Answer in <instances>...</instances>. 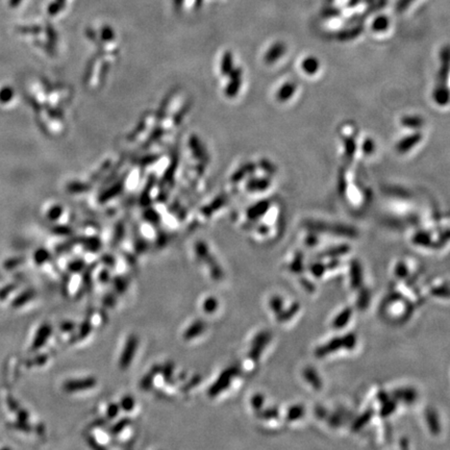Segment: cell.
I'll list each match as a JSON object with an SVG mask.
<instances>
[{
	"instance_id": "cell-1",
	"label": "cell",
	"mask_w": 450,
	"mask_h": 450,
	"mask_svg": "<svg viewBox=\"0 0 450 450\" xmlns=\"http://www.w3.org/2000/svg\"><path fill=\"white\" fill-rule=\"evenodd\" d=\"M139 347V339L137 336L133 335L127 338L124 348L120 354V359H119V368L121 370H127L129 368V366L132 365L135 355L137 353Z\"/></svg>"
},
{
	"instance_id": "cell-2",
	"label": "cell",
	"mask_w": 450,
	"mask_h": 450,
	"mask_svg": "<svg viewBox=\"0 0 450 450\" xmlns=\"http://www.w3.org/2000/svg\"><path fill=\"white\" fill-rule=\"evenodd\" d=\"M196 253L198 259H201V262H204L207 265L211 266V274L214 279H220L222 275V271L220 269V266L214 262V258L211 255L210 251H208V248L205 244L200 243L196 247Z\"/></svg>"
},
{
	"instance_id": "cell-3",
	"label": "cell",
	"mask_w": 450,
	"mask_h": 450,
	"mask_svg": "<svg viewBox=\"0 0 450 450\" xmlns=\"http://www.w3.org/2000/svg\"><path fill=\"white\" fill-rule=\"evenodd\" d=\"M234 376H235L234 375V370L232 368L227 369V370H224L220 374L218 381H216L215 385L210 389V395L211 396H218V395H220L222 393V391L227 390L229 388L230 383H231L232 378Z\"/></svg>"
},
{
	"instance_id": "cell-4",
	"label": "cell",
	"mask_w": 450,
	"mask_h": 450,
	"mask_svg": "<svg viewBox=\"0 0 450 450\" xmlns=\"http://www.w3.org/2000/svg\"><path fill=\"white\" fill-rule=\"evenodd\" d=\"M97 385V381L94 377H87L84 380H74L66 384V389L68 391H81L92 389Z\"/></svg>"
},
{
	"instance_id": "cell-5",
	"label": "cell",
	"mask_w": 450,
	"mask_h": 450,
	"mask_svg": "<svg viewBox=\"0 0 450 450\" xmlns=\"http://www.w3.org/2000/svg\"><path fill=\"white\" fill-rule=\"evenodd\" d=\"M206 323L204 321H195L193 324H191V326L189 327L186 333H185V340L189 341V340H193L197 337H199L201 334L205 333L206 330Z\"/></svg>"
},
{
	"instance_id": "cell-6",
	"label": "cell",
	"mask_w": 450,
	"mask_h": 450,
	"mask_svg": "<svg viewBox=\"0 0 450 450\" xmlns=\"http://www.w3.org/2000/svg\"><path fill=\"white\" fill-rule=\"evenodd\" d=\"M218 299H216L213 296H210V297H207L203 303V310L206 314L208 315H212L217 312L218 310Z\"/></svg>"
},
{
	"instance_id": "cell-7",
	"label": "cell",
	"mask_w": 450,
	"mask_h": 450,
	"mask_svg": "<svg viewBox=\"0 0 450 450\" xmlns=\"http://www.w3.org/2000/svg\"><path fill=\"white\" fill-rule=\"evenodd\" d=\"M120 411L121 409L119 406V402H110V404L106 406L105 416L110 421H114L118 419V415H119Z\"/></svg>"
},
{
	"instance_id": "cell-8",
	"label": "cell",
	"mask_w": 450,
	"mask_h": 450,
	"mask_svg": "<svg viewBox=\"0 0 450 450\" xmlns=\"http://www.w3.org/2000/svg\"><path fill=\"white\" fill-rule=\"evenodd\" d=\"M119 406H120L121 411H123L125 413H130L135 410L136 402L133 397L126 395V396L122 397L121 401L119 402Z\"/></svg>"
},
{
	"instance_id": "cell-9",
	"label": "cell",
	"mask_w": 450,
	"mask_h": 450,
	"mask_svg": "<svg viewBox=\"0 0 450 450\" xmlns=\"http://www.w3.org/2000/svg\"><path fill=\"white\" fill-rule=\"evenodd\" d=\"M20 1H21V0H11V2H13V4H18Z\"/></svg>"
},
{
	"instance_id": "cell-10",
	"label": "cell",
	"mask_w": 450,
	"mask_h": 450,
	"mask_svg": "<svg viewBox=\"0 0 450 450\" xmlns=\"http://www.w3.org/2000/svg\"><path fill=\"white\" fill-rule=\"evenodd\" d=\"M58 2H64V0H57Z\"/></svg>"
}]
</instances>
